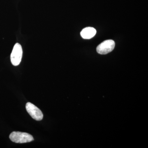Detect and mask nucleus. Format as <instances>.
Masks as SVG:
<instances>
[{
	"instance_id": "nucleus-1",
	"label": "nucleus",
	"mask_w": 148,
	"mask_h": 148,
	"mask_svg": "<svg viewBox=\"0 0 148 148\" xmlns=\"http://www.w3.org/2000/svg\"><path fill=\"white\" fill-rule=\"evenodd\" d=\"M10 139L12 142L16 143H30L34 140L33 136L29 133L15 131L11 133Z\"/></svg>"
},
{
	"instance_id": "nucleus-2",
	"label": "nucleus",
	"mask_w": 148,
	"mask_h": 148,
	"mask_svg": "<svg viewBox=\"0 0 148 148\" xmlns=\"http://www.w3.org/2000/svg\"><path fill=\"white\" fill-rule=\"evenodd\" d=\"M23 54V51L21 45L16 43L10 55L12 64L14 66H17L20 64Z\"/></svg>"
},
{
	"instance_id": "nucleus-3",
	"label": "nucleus",
	"mask_w": 148,
	"mask_h": 148,
	"mask_svg": "<svg viewBox=\"0 0 148 148\" xmlns=\"http://www.w3.org/2000/svg\"><path fill=\"white\" fill-rule=\"evenodd\" d=\"M115 45V44L113 40H106L97 47L96 51L99 54H106L113 50Z\"/></svg>"
},
{
	"instance_id": "nucleus-4",
	"label": "nucleus",
	"mask_w": 148,
	"mask_h": 148,
	"mask_svg": "<svg viewBox=\"0 0 148 148\" xmlns=\"http://www.w3.org/2000/svg\"><path fill=\"white\" fill-rule=\"evenodd\" d=\"M26 110L28 113L35 120H42L43 115L42 111L38 107L31 103H27L26 106Z\"/></svg>"
},
{
	"instance_id": "nucleus-5",
	"label": "nucleus",
	"mask_w": 148,
	"mask_h": 148,
	"mask_svg": "<svg viewBox=\"0 0 148 148\" xmlns=\"http://www.w3.org/2000/svg\"><path fill=\"white\" fill-rule=\"evenodd\" d=\"M96 33V30L94 28L88 27L83 29L81 32L80 34L84 39H89L94 37Z\"/></svg>"
}]
</instances>
